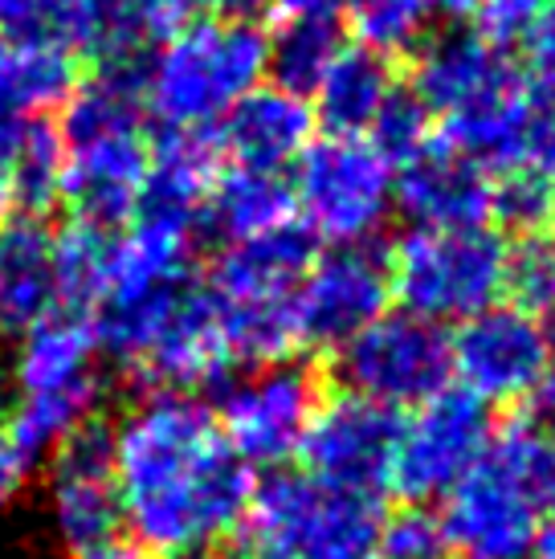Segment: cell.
<instances>
[{
	"label": "cell",
	"mask_w": 555,
	"mask_h": 559,
	"mask_svg": "<svg viewBox=\"0 0 555 559\" xmlns=\"http://www.w3.org/2000/svg\"><path fill=\"white\" fill-rule=\"evenodd\" d=\"M449 340L437 323L409 311L380 314L352 343L340 347L343 392L385 408H416L449 384Z\"/></svg>",
	"instance_id": "obj_9"
},
{
	"label": "cell",
	"mask_w": 555,
	"mask_h": 559,
	"mask_svg": "<svg viewBox=\"0 0 555 559\" xmlns=\"http://www.w3.org/2000/svg\"><path fill=\"white\" fill-rule=\"evenodd\" d=\"M70 559H143V551H139L127 535H115V539H103V544L82 547V551H74Z\"/></svg>",
	"instance_id": "obj_40"
},
{
	"label": "cell",
	"mask_w": 555,
	"mask_h": 559,
	"mask_svg": "<svg viewBox=\"0 0 555 559\" xmlns=\"http://www.w3.org/2000/svg\"><path fill=\"white\" fill-rule=\"evenodd\" d=\"M82 0H0V33L25 46H62L74 53Z\"/></svg>",
	"instance_id": "obj_33"
},
{
	"label": "cell",
	"mask_w": 555,
	"mask_h": 559,
	"mask_svg": "<svg viewBox=\"0 0 555 559\" xmlns=\"http://www.w3.org/2000/svg\"><path fill=\"white\" fill-rule=\"evenodd\" d=\"M392 298L388 262L368 246H335L307 265L294 286V340L319 352H340L385 314Z\"/></svg>",
	"instance_id": "obj_14"
},
{
	"label": "cell",
	"mask_w": 555,
	"mask_h": 559,
	"mask_svg": "<svg viewBox=\"0 0 555 559\" xmlns=\"http://www.w3.org/2000/svg\"><path fill=\"white\" fill-rule=\"evenodd\" d=\"M543 98L523 79L519 70L510 74L503 86L482 94L479 103L453 110L441 119V143L453 147L458 156L474 159L479 168H523L531 159V140H535V123H540Z\"/></svg>",
	"instance_id": "obj_19"
},
{
	"label": "cell",
	"mask_w": 555,
	"mask_h": 559,
	"mask_svg": "<svg viewBox=\"0 0 555 559\" xmlns=\"http://www.w3.org/2000/svg\"><path fill=\"white\" fill-rule=\"evenodd\" d=\"M221 389L225 392H221L216 425L233 453L246 466L291 462L319 408L315 376L294 359H274V364H258L253 372L237 380H225Z\"/></svg>",
	"instance_id": "obj_11"
},
{
	"label": "cell",
	"mask_w": 555,
	"mask_h": 559,
	"mask_svg": "<svg viewBox=\"0 0 555 559\" xmlns=\"http://www.w3.org/2000/svg\"><path fill=\"white\" fill-rule=\"evenodd\" d=\"M315 135V110L303 94L282 86H253L216 127V147L229 152L233 168L282 171L298 164Z\"/></svg>",
	"instance_id": "obj_20"
},
{
	"label": "cell",
	"mask_w": 555,
	"mask_h": 559,
	"mask_svg": "<svg viewBox=\"0 0 555 559\" xmlns=\"http://www.w3.org/2000/svg\"><path fill=\"white\" fill-rule=\"evenodd\" d=\"M531 425L543 429L547 437H555V380H543L535 389V413H531Z\"/></svg>",
	"instance_id": "obj_41"
},
{
	"label": "cell",
	"mask_w": 555,
	"mask_h": 559,
	"mask_svg": "<svg viewBox=\"0 0 555 559\" xmlns=\"http://www.w3.org/2000/svg\"><path fill=\"white\" fill-rule=\"evenodd\" d=\"M547 9L552 0H470L474 33L494 49L527 46Z\"/></svg>",
	"instance_id": "obj_36"
},
{
	"label": "cell",
	"mask_w": 555,
	"mask_h": 559,
	"mask_svg": "<svg viewBox=\"0 0 555 559\" xmlns=\"http://www.w3.org/2000/svg\"><path fill=\"white\" fill-rule=\"evenodd\" d=\"M491 450L519 478L543 519H555V437L535 429L531 420H519L503 437H494Z\"/></svg>",
	"instance_id": "obj_30"
},
{
	"label": "cell",
	"mask_w": 555,
	"mask_h": 559,
	"mask_svg": "<svg viewBox=\"0 0 555 559\" xmlns=\"http://www.w3.org/2000/svg\"><path fill=\"white\" fill-rule=\"evenodd\" d=\"M491 171L446 143L401 164L392 188V204L413 221V229H482L491 221Z\"/></svg>",
	"instance_id": "obj_18"
},
{
	"label": "cell",
	"mask_w": 555,
	"mask_h": 559,
	"mask_svg": "<svg viewBox=\"0 0 555 559\" xmlns=\"http://www.w3.org/2000/svg\"><path fill=\"white\" fill-rule=\"evenodd\" d=\"M527 164L555 188V98H543L535 140H531V159H527Z\"/></svg>",
	"instance_id": "obj_39"
},
{
	"label": "cell",
	"mask_w": 555,
	"mask_h": 559,
	"mask_svg": "<svg viewBox=\"0 0 555 559\" xmlns=\"http://www.w3.org/2000/svg\"><path fill=\"white\" fill-rule=\"evenodd\" d=\"M543 523L547 519L540 514V507L519 486V478L494 457L491 445L479 466L449 490L446 514H441L449 547H458L465 559H527Z\"/></svg>",
	"instance_id": "obj_16"
},
{
	"label": "cell",
	"mask_w": 555,
	"mask_h": 559,
	"mask_svg": "<svg viewBox=\"0 0 555 559\" xmlns=\"http://www.w3.org/2000/svg\"><path fill=\"white\" fill-rule=\"evenodd\" d=\"M91 323L74 311H54L16 335L9 359L13 401L0 420V437L33 469L103 408V368Z\"/></svg>",
	"instance_id": "obj_3"
},
{
	"label": "cell",
	"mask_w": 555,
	"mask_h": 559,
	"mask_svg": "<svg viewBox=\"0 0 555 559\" xmlns=\"http://www.w3.org/2000/svg\"><path fill=\"white\" fill-rule=\"evenodd\" d=\"M58 201H62V143L54 127L33 119L4 180V204H13L25 217H42Z\"/></svg>",
	"instance_id": "obj_28"
},
{
	"label": "cell",
	"mask_w": 555,
	"mask_h": 559,
	"mask_svg": "<svg viewBox=\"0 0 555 559\" xmlns=\"http://www.w3.org/2000/svg\"><path fill=\"white\" fill-rule=\"evenodd\" d=\"M143 115V62L103 66L98 79L66 94L54 131L62 143V201L74 204L78 221L110 234L131 221L152 164Z\"/></svg>",
	"instance_id": "obj_2"
},
{
	"label": "cell",
	"mask_w": 555,
	"mask_h": 559,
	"mask_svg": "<svg viewBox=\"0 0 555 559\" xmlns=\"http://www.w3.org/2000/svg\"><path fill=\"white\" fill-rule=\"evenodd\" d=\"M110 457L123 535L143 556L201 559L246 519L249 466L201 396L143 392L110 420Z\"/></svg>",
	"instance_id": "obj_1"
},
{
	"label": "cell",
	"mask_w": 555,
	"mask_h": 559,
	"mask_svg": "<svg viewBox=\"0 0 555 559\" xmlns=\"http://www.w3.org/2000/svg\"><path fill=\"white\" fill-rule=\"evenodd\" d=\"M294 197L291 185L274 171L253 168H229L216 171L213 188L204 197V229L221 241H246L265 229H278L291 221Z\"/></svg>",
	"instance_id": "obj_24"
},
{
	"label": "cell",
	"mask_w": 555,
	"mask_h": 559,
	"mask_svg": "<svg viewBox=\"0 0 555 559\" xmlns=\"http://www.w3.org/2000/svg\"><path fill=\"white\" fill-rule=\"evenodd\" d=\"M449 539L441 514L429 507H404L392 519H380L376 531V559H446Z\"/></svg>",
	"instance_id": "obj_35"
},
{
	"label": "cell",
	"mask_w": 555,
	"mask_h": 559,
	"mask_svg": "<svg viewBox=\"0 0 555 559\" xmlns=\"http://www.w3.org/2000/svg\"><path fill=\"white\" fill-rule=\"evenodd\" d=\"M397 91V74L388 66L385 53L355 46L331 62L323 82L315 86V123H323L331 135L340 140H364L368 127L376 123V115L385 110V103Z\"/></svg>",
	"instance_id": "obj_23"
},
{
	"label": "cell",
	"mask_w": 555,
	"mask_h": 559,
	"mask_svg": "<svg viewBox=\"0 0 555 559\" xmlns=\"http://www.w3.org/2000/svg\"><path fill=\"white\" fill-rule=\"evenodd\" d=\"M352 33L371 53H401L425 37L433 16L429 0H343Z\"/></svg>",
	"instance_id": "obj_29"
},
{
	"label": "cell",
	"mask_w": 555,
	"mask_h": 559,
	"mask_svg": "<svg viewBox=\"0 0 555 559\" xmlns=\"http://www.w3.org/2000/svg\"><path fill=\"white\" fill-rule=\"evenodd\" d=\"M401 420L385 404H371L355 392H335L319 401L310 417L298 457L327 490L376 498L392 478Z\"/></svg>",
	"instance_id": "obj_13"
},
{
	"label": "cell",
	"mask_w": 555,
	"mask_h": 559,
	"mask_svg": "<svg viewBox=\"0 0 555 559\" xmlns=\"http://www.w3.org/2000/svg\"><path fill=\"white\" fill-rule=\"evenodd\" d=\"M78 66L74 53L62 46H0V110L33 119L37 110L62 107L74 91Z\"/></svg>",
	"instance_id": "obj_25"
},
{
	"label": "cell",
	"mask_w": 555,
	"mask_h": 559,
	"mask_svg": "<svg viewBox=\"0 0 555 559\" xmlns=\"http://www.w3.org/2000/svg\"><path fill=\"white\" fill-rule=\"evenodd\" d=\"M343 53V37L331 16H291L274 37H265V70L274 86L310 98L331 62Z\"/></svg>",
	"instance_id": "obj_26"
},
{
	"label": "cell",
	"mask_w": 555,
	"mask_h": 559,
	"mask_svg": "<svg viewBox=\"0 0 555 559\" xmlns=\"http://www.w3.org/2000/svg\"><path fill=\"white\" fill-rule=\"evenodd\" d=\"M42 466H46L42 523L66 556L123 535L115 457H110V420L94 417L78 425Z\"/></svg>",
	"instance_id": "obj_10"
},
{
	"label": "cell",
	"mask_w": 555,
	"mask_h": 559,
	"mask_svg": "<svg viewBox=\"0 0 555 559\" xmlns=\"http://www.w3.org/2000/svg\"><path fill=\"white\" fill-rule=\"evenodd\" d=\"M155 33L168 37L176 25H185L188 16H229V21H253L270 0H139Z\"/></svg>",
	"instance_id": "obj_37"
},
{
	"label": "cell",
	"mask_w": 555,
	"mask_h": 559,
	"mask_svg": "<svg viewBox=\"0 0 555 559\" xmlns=\"http://www.w3.org/2000/svg\"><path fill=\"white\" fill-rule=\"evenodd\" d=\"M527 559H555V519H547L535 535V547H531V556Z\"/></svg>",
	"instance_id": "obj_43"
},
{
	"label": "cell",
	"mask_w": 555,
	"mask_h": 559,
	"mask_svg": "<svg viewBox=\"0 0 555 559\" xmlns=\"http://www.w3.org/2000/svg\"><path fill=\"white\" fill-rule=\"evenodd\" d=\"M491 437L494 425L486 404L465 389H441L433 401L416 404L413 420L401 425L388 486L416 507L449 495L482 462Z\"/></svg>",
	"instance_id": "obj_12"
},
{
	"label": "cell",
	"mask_w": 555,
	"mask_h": 559,
	"mask_svg": "<svg viewBox=\"0 0 555 559\" xmlns=\"http://www.w3.org/2000/svg\"><path fill=\"white\" fill-rule=\"evenodd\" d=\"M507 246L494 229H413L404 237L388 282L401 307L425 323H465L498 307Z\"/></svg>",
	"instance_id": "obj_7"
},
{
	"label": "cell",
	"mask_w": 555,
	"mask_h": 559,
	"mask_svg": "<svg viewBox=\"0 0 555 559\" xmlns=\"http://www.w3.org/2000/svg\"><path fill=\"white\" fill-rule=\"evenodd\" d=\"M58 307L54 278V229L42 217L0 221V335H21Z\"/></svg>",
	"instance_id": "obj_22"
},
{
	"label": "cell",
	"mask_w": 555,
	"mask_h": 559,
	"mask_svg": "<svg viewBox=\"0 0 555 559\" xmlns=\"http://www.w3.org/2000/svg\"><path fill=\"white\" fill-rule=\"evenodd\" d=\"M491 217L523 237L540 234L543 225L555 217V188L531 164L503 171V180L494 185Z\"/></svg>",
	"instance_id": "obj_34"
},
{
	"label": "cell",
	"mask_w": 555,
	"mask_h": 559,
	"mask_svg": "<svg viewBox=\"0 0 555 559\" xmlns=\"http://www.w3.org/2000/svg\"><path fill=\"white\" fill-rule=\"evenodd\" d=\"M286 16H335L343 9V0H270Z\"/></svg>",
	"instance_id": "obj_42"
},
{
	"label": "cell",
	"mask_w": 555,
	"mask_h": 559,
	"mask_svg": "<svg viewBox=\"0 0 555 559\" xmlns=\"http://www.w3.org/2000/svg\"><path fill=\"white\" fill-rule=\"evenodd\" d=\"M265 74V33L253 21L197 16L143 62V110L164 131H216Z\"/></svg>",
	"instance_id": "obj_4"
},
{
	"label": "cell",
	"mask_w": 555,
	"mask_h": 559,
	"mask_svg": "<svg viewBox=\"0 0 555 559\" xmlns=\"http://www.w3.org/2000/svg\"><path fill=\"white\" fill-rule=\"evenodd\" d=\"M510 74L515 66L503 58V49L486 46L474 29H449L429 37L416 53L413 94L433 119H446L503 86Z\"/></svg>",
	"instance_id": "obj_21"
},
{
	"label": "cell",
	"mask_w": 555,
	"mask_h": 559,
	"mask_svg": "<svg viewBox=\"0 0 555 559\" xmlns=\"http://www.w3.org/2000/svg\"><path fill=\"white\" fill-rule=\"evenodd\" d=\"M458 326L462 331L449 340V364L474 401L515 404L535 396L547 380V343L535 314L491 307Z\"/></svg>",
	"instance_id": "obj_15"
},
{
	"label": "cell",
	"mask_w": 555,
	"mask_h": 559,
	"mask_svg": "<svg viewBox=\"0 0 555 559\" xmlns=\"http://www.w3.org/2000/svg\"><path fill=\"white\" fill-rule=\"evenodd\" d=\"M543 343H547V368H555V311L547 319V326H543Z\"/></svg>",
	"instance_id": "obj_44"
},
{
	"label": "cell",
	"mask_w": 555,
	"mask_h": 559,
	"mask_svg": "<svg viewBox=\"0 0 555 559\" xmlns=\"http://www.w3.org/2000/svg\"><path fill=\"white\" fill-rule=\"evenodd\" d=\"M368 143L392 168H401L413 156H421L425 147H433V115L413 91L397 86L385 110L376 115V123L368 127Z\"/></svg>",
	"instance_id": "obj_32"
},
{
	"label": "cell",
	"mask_w": 555,
	"mask_h": 559,
	"mask_svg": "<svg viewBox=\"0 0 555 559\" xmlns=\"http://www.w3.org/2000/svg\"><path fill=\"white\" fill-rule=\"evenodd\" d=\"M527 62H531V86L540 91V98H555V0L527 41Z\"/></svg>",
	"instance_id": "obj_38"
},
{
	"label": "cell",
	"mask_w": 555,
	"mask_h": 559,
	"mask_svg": "<svg viewBox=\"0 0 555 559\" xmlns=\"http://www.w3.org/2000/svg\"><path fill=\"white\" fill-rule=\"evenodd\" d=\"M503 295H510V307L527 314L555 311V237L527 234L507 249Z\"/></svg>",
	"instance_id": "obj_31"
},
{
	"label": "cell",
	"mask_w": 555,
	"mask_h": 559,
	"mask_svg": "<svg viewBox=\"0 0 555 559\" xmlns=\"http://www.w3.org/2000/svg\"><path fill=\"white\" fill-rule=\"evenodd\" d=\"M241 559H376V498L327 490L307 474H270L241 519Z\"/></svg>",
	"instance_id": "obj_6"
},
{
	"label": "cell",
	"mask_w": 555,
	"mask_h": 559,
	"mask_svg": "<svg viewBox=\"0 0 555 559\" xmlns=\"http://www.w3.org/2000/svg\"><path fill=\"white\" fill-rule=\"evenodd\" d=\"M110 253H115V234L70 221L66 229L54 234V278H58V307L74 314H91L110 274Z\"/></svg>",
	"instance_id": "obj_27"
},
{
	"label": "cell",
	"mask_w": 555,
	"mask_h": 559,
	"mask_svg": "<svg viewBox=\"0 0 555 559\" xmlns=\"http://www.w3.org/2000/svg\"><path fill=\"white\" fill-rule=\"evenodd\" d=\"M237 368L229 356V343L216 319V302L209 286H192V295L176 307L168 326L155 335V343L143 352L131 376L147 392H209L221 389Z\"/></svg>",
	"instance_id": "obj_17"
},
{
	"label": "cell",
	"mask_w": 555,
	"mask_h": 559,
	"mask_svg": "<svg viewBox=\"0 0 555 559\" xmlns=\"http://www.w3.org/2000/svg\"><path fill=\"white\" fill-rule=\"evenodd\" d=\"M397 171L368 140L327 135L298 156L291 197L310 237L331 246H364L392 213Z\"/></svg>",
	"instance_id": "obj_8"
},
{
	"label": "cell",
	"mask_w": 555,
	"mask_h": 559,
	"mask_svg": "<svg viewBox=\"0 0 555 559\" xmlns=\"http://www.w3.org/2000/svg\"><path fill=\"white\" fill-rule=\"evenodd\" d=\"M315 262V237L303 221H286L258 237L233 241L216 258L209 295L233 364H274L298 347L291 319L294 286Z\"/></svg>",
	"instance_id": "obj_5"
}]
</instances>
